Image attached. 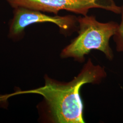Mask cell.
Here are the masks:
<instances>
[{
  "mask_svg": "<svg viewBox=\"0 0 123 123\" xmlns=\"http://www.w3.org/2000/svg\"><path fill=\"white\" fill-rule=\"evenodd\" d=\"M14 17L10 26L9 36L17 38L22 35L25 28L31 24L50 22L56 25L62 34L69 35L74 31L78 24L77 18L73 15L49 16L41 12L23 7L15 8Z\"/></svg>",
  "mask_w": 123,
  "mask_h": 123,
  "instance_id": "4",
  "label": "cell"
},
{
  "mask_svg": "<svg viewBox=\"0 0 123 123\" xmlns=\"http://www.w3.org/2000/svg\"><path fill=\"white\" fill-rule=\"evenodd\" d=\"M105 68L94 65L89 59L79 74L68 82L58 81L45 75V85L33 89L17 91L0 95V103L11 97L22 94H37L43 97L40 105L42 119L53 123H85L84 106L80 95L81 87L85 84H99L106 77Z\"/></svg>",
  "mask_w": 123,
  "mask_h": 123,
  "instance_id": "1",
  "label": "cell"
},
{
  "mask_svg": "<svg viewBox=\"0 0 123 123\" xmlns=\"http://www.w3.org/2000/svg\"><path fill=\"white\" fill-rule=\"evenodd\" d=\"M13 8L23 7L52 13L57 15L61 11H66L82 16L88 15L93 8L103 9L119 14L121 6L114 0H6Z\"/></svg>",
  "mask_w": 123,
  "mask_h": 123,
  "instance_id": "3",
  "label": "cell"
},
{
  "mask_svg": "<svg viewBox=\"0 0 123 123\" xmlns=\"http://www.w3.org/2000/svg\"><path fill=\"white\" fill-rule=\"evenodd\" d=\"M120 14L121 20L113 37L116 44V51L118 52H123V4L121 6Z\"/></svg>",
  "mask_w": 123,
  "mask_h": 123,
  "instance_id": "5",
  "label": "cell"
},
{
  "mask_svg": "<svg viewBox=\"0 0 123 123\" xmlns=\"http://www.w3.org/2000/svg\"><path fill=\"white\" fill-rule=\"evenodd\" d=\"M77 20L78 35L62 50L61 57H72L82 63L92 50H97L104 53L108 59L112 60L114 54L110 40L114 35L119 24L113 21L100 22L95 16L88 15L77 18Z\"/></svg>",
  "mask_w": 123,
  "mask_h": 123,
  "instance_id": "2",
  "label": "cell"
}]
</instances>
